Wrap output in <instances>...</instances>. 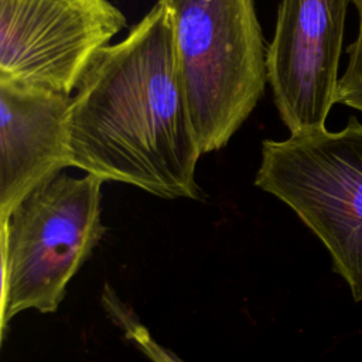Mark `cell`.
Returning <instances> with one entry per match:
<instances>
[{
	"instance_id": "9c48e42d",
	"label": "cell",
	"mask_w": 362,
	"mask_h": 362,
	"mask_svg": "<svg viewBox=\"0 0 362 362\" xmlns=\"http://www.w3.org/2000/svg\"><path fill=\"white\" fill-rule=\"evenodd\" d=\"M358 11V34L348 45V64L339 76L337 103L362 112V0H352Z\"/></svg>"
},
{
	"instance_id": "277c9868",
	"label": "cell",
	"mask_w": 362,
	"mask_h": 362,
	"mask_svg": "<svg viewBox=\"0 0 362 362\" xmlns=\"http://www.w3.org/2000/svg\"><path fill=\"white\" fill-rule=\"evenodd\" d=\"M255 185L297 214L362 301V123L351 116L338 132L264 140Z\"/></svg>"
},
{
	"instance_id": "5b68a950",
	"label": "cell",
	"mask_w": 362,
	"mask_h": 362,
	"mask_svg": "<svg viewBox=\"0 0 362 362\" xmlns=\"http://www.w3.org/2000/svg\"><path fill=\"white\" fill-rule=\"evenodd\" d=\"M124 25L109 0H0V79L72 95Z\"/></svg>"
},
{
	"instance_id": "52a82bcc",
	"label": "cell",
	"mask_w": 362,
	"mask_h": 362,
	"mask_svg": "<svg viewBox=\"0 0 362 362\" xmlns=\"http://www.w3.org/2000/svg\"><path fill=\"white\" fill-rule=\"evenodd\" d=\"M72 95L0 79V219L71 163Z\"/></svg>"
},
{
	"instance_id": "ba28073f",
	"label": "cell",
	"mask_w": 362,
	"mask_h": 362,
	"mask_svg": "<svg viewBox=\"0 0 362 362\" xmlns=\"http://www.w3.org/2000/svg\"><path fill=\"white\" fill-rule=\"evenodd\" d=\"M102 301L112 321L122 328L124 337L132 341L151 362H185L173 351L158 344L151 337L147 327L137 318L134 311L124 304L109 286L105 287Z\"/></svg>"
},
{
	"instance_id": "3957f363",
	"label": "cell",
	"mask_w": 362,
	"mask_h": 362,
	"mask_svg": "<svg viewBox=\"0 0 362 362\" xmlns=\"http://www.w3.org/2000/svg\"><path fill=\"white\" fill-rule=\"evenodd\" d=\"M103 181L58 174L1 218V311L4 338L21 311L55 313L68 283L100 242Z\"/></svg>"
},
{
	"instance_id": "7a4b0ae2",
	"label": "cell",
	"mask_w": 362,
	"mask_h": 362,
	"mask_svg": "<svg viewBox=\"0 0 362 362\" xmlns=\"http://www.w3.org/2000/svg\"><path fill=\"white\" fill-rule=\"evenodd\" d=\"M202 154L216 151L264 93V40L253 0H158Z\"/></svg>"
},
{
	"instance_id": "6da1fadb",
	"label": "cell",
	"mask_w": 362,
	"mask_h": 362,
	"mask_svg": "<svg viewBox=\"0 0 362 362\" xmlns=\"http://www.w3.org/2000/svg\"><path fill=\"white\" fill-rule=\"evenodd\" d=\"M69 130L72 167L164 199L201 198L202 151L160 1L88 64L72 95Z\"/></svg>"
},
{
	"instance_id": "8992f818",
	"label": "cell",
	"mask_w": 362,
	"mask_h": 362,
	"mask_svg": "<svg viewBox=\"0 0 362 362\" xmlns=\"http://www.w3.org/2000/svg\"><path fill=\"white\" fill-rule=\"evenodd\" d=\"M352 0H281L267 47V83L290 134L325 129Z\"/></svg>"
}]
</instances>
